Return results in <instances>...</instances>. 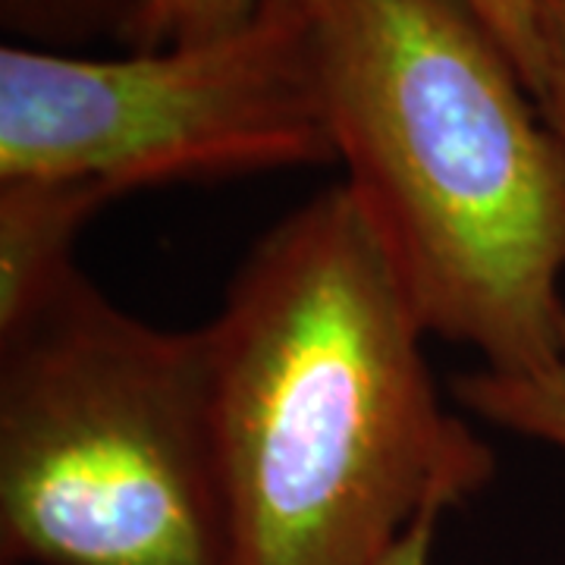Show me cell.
<instances>
[{
	"label": "cell",
	"instance_id": "30bf717a",
	"mask_svg": "<svg viewBox=\"0 0 565 565\" xmlns=\"http://www.w3.org/2000/svg\"><path fill=\"white\" fill-rule=\"evenodd\" d=\"M493 39L505 47V54L519 66L522 79L527 85L531 63H534V13L537 0H465Z\"/></svg>",
	"mask_w": 565,
	"mask_h": 565
},
{
	"label": "cell",
	"instance_id": "ba28073f",
	"mask_svg": "<svg viewBox=\"0 0 565 565\" xmlns=\"http://www.w3.org/2000/svg\"><path fill=\"white\" fill-rule=\"evenodd\" d=\"M267 0H145L122 29L126 51H158L182 41L214 39L252 20Z\"/></svg>",
	"mask_w": 565,
	"mask_h": 565
},
{
	"label": "cell",
	"instance_id": "8fae6325",
	"mask_svg": "<svg viewBox=\"0 0 565 565\" xmlns=\"http://www.w3.org/2000/svg\"><path fill=\"white\" fill-rule=\"evenodd\" d=\"M440 522H444V512H427L424 519H418L403 541L393 546V553L386 556L384 565H430Z\"/></svg>",
	"mask_w": 565,
	"mask_h": 565
},
{
	"label": "cell",
	"instance_id": "5b68a950",
	"mask_svg": "<svg viewBox=\"0 0 565 565\" xmlns=\"http://www.w3.org/2000/svg\"><path fill=\"white\" fill-rule=\"evenodd\" d=\"M117 199L107 182L82 177H0V340L79 274L76 239Z\"/></svg>",
	"mask_w": 565,
	"mask_h": 565
},
{
	"label": "cell",
	"instance_id": "9c48e42d",
	"mask_svg": "<svg viewBox=\"0 0 565 565\" xmlns=\"http://www.w3.org/2000/svg\"><path fill=\"white\" fill-rule=\"evenodd\" d=\"M527 92L565 151V0H537Z\"/></svg>",
	"mask_w": 565,
	"mask_h": 565
},
{
	"label": "cell",
	"instance_id": "6da1fadb",
	"mask_svg": "<svg viewBox=\"0 0 565 565\" xmlns=\"http://www.w3.org/2000/svg\"><path fill=\"white\" fill-rule=\"evenodd\" d=\"M202 333L226 565H384L493 481L345 185L252 245Z\"/></svg>",
	"mask_w": 565,
	"mask_h": 565
},
{
	"label": "cell",
	"instance_id": "8992f818",
	"mask_svg": "<svg viewBox=\"0 0 565 565\" xmlns=\"http://www.w3.org/2000/svg\"><path fill=\"white\" fill-rule=\"evenodd\" d=\"M456 403L509 434L565 452V367L546 374L465 371L452 377Z\"/></svg>",
	"mask_w": 565,
	"mask_h": 565
},
{
	"label": "cell",
	"instance_id": "277c9868",
	"mask_svg": "<svg viewBox=\"0 0 565 565\" xmlns=\"http://www.w3.org/2000/svg\"><path fill=\"white\" fill-rule=\"evenodd\" d=\"M337 163L315 0L120 57L0 47V177H82L120 195Z\"/></svg>",
	"mask_w": 565,
	"mask_h": 565
},
{
	"label": "cell",
	"instance_id": "7a4b0ae2",
	"mask_svg": "<svg viewBox=\"0 0 565 565\" xmlns=\"http://www.w3.org/2000/svg\"><path fill=\"white\" fill-rule=\"evenodd\" d=\"M337 163L427 337L565 367V151L465 0H315Z\"/></svg>",
	"mask_w": 565,
	"mask_h": 565
},
{
	"label": "cell",
	"instance_id": "3957f363",
	"mask_svg": "<svg viewBox=\"0 0 565 565\" xmlns=\"http://www.w3.org/2000/svg\"><path fill=\"white\" fill-rule=\"evenodd\" d=\"M0 563L226 565L202 327L79 270L0 340Z\"/></svg>",
	"mask_w": 565,
	"mask_h": 565
},
{
	"label": "cell",
	"instance_id": "52a82bcc",
	"mask_svg": "<svg viewBox=\"0 0 565 565\" xmlns=\"http://www.w3.org/2000/svg\"><path fill=\"white\" fill-rule=\"evenodd\" d=\"M145 0H0V25L25 47L76 54L92 41H120Z\"/></svg>",
	"mask_w": 565,
	"mask_h": 565
}]
</instances>
